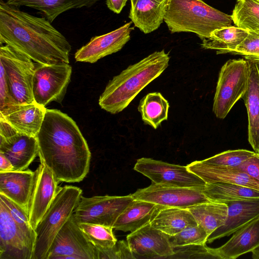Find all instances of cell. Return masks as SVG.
<instances>
[{
	"label": "cell",
	"mask_w": 259,
	"mask_h": 259,
	"mask_svg": "<svg viewBox=\"0 0 259 259\" xmlns=\"http://www.w3.org/2000/svg\"><path fill=\"white\" fill-rule=\"evenodd\" d=\"M171 33L196 34L202 40L216 29L232 26L231 15L202 0H168L164 20Z\"/></svg>",
	"instance_id": "277c9868"
},
{
	"label": "cell",
	"mask_w": 259,
	"mask_h": 259,
	"mask_svg": "<svg viewBox=\"0 0 259 259\" xmlns=\"http://www.w3.org/2000/svg\"><path fill=\"white\" fill-rule=\"evenodd\" d=\"M0 68V114H3L18 104L12 97L5 70L1 63Z\"/></svg>",
	"instance_id": "f35d334b"
},
{
	"label": "cell",
	"mask_w": 259,
	"mask_h": 259,
	"mask_svg": "<svg viewBox=\"0 0 259 259\" xmlns=\"http://www.w3.org/2000/svg\"><path fill=\"white\" fill-rule=\"evenodd\" d=\"M259 183V153H256L240 165L234 167Z\"/></svg>",
	"instance_id": "60d3db41"
},
{
	"label": "cell",
	"mask_w": 259,
	"mask_h": 259,
	"mask_svg": "<svg viewBox=\"0 0 259 259\" xmlns=\"http://www.w3.org/2000/svg\"><path fill=\"white\" fill-rule=\"evenodd\" d=\"M47 109L36 102L18 105L3 114L5 119L18 132L36 137L42 124Z\"/></svg>",
	"instance_id": "7402d4cb"
},
{
	"label": "cell",
	"mask_w": 259,
	"mask_h": 259,
	"mask_svg": "<svg viewBox=\"0 0 259 259\" xmlns=\"http://www.w3.org/2000/svg\"><path fill=\"white\" fill-rule=\"evenodd\" d=\"M174 250L175 254L173 255L178 254L194 255V258H217L210 252L208 247L206 244L191 245L176 247L174 248Z\"/></svg>",
	"instance_id": "ab89813d"
},
{
	"label": "cell",
	"mask_w": 259,
	"mask_h": 259,
	"mask_svg": "<svg viewBox=\"0 0 259 259\" xmlns=\"http://www.w3.org/2000/svg\"><path fill=\"white\" fill-rule=\"evenodd\" d=\"M169 107L168 102L162 94L154 92L142 98L138 110L143 121L154 129H157L162 121L167 119Z\"/></svg>",
	"instance_id": "4dcf8cb0"
},
{
	"label": "cell",
	"mask_w": 259,
	"mask_h": 259,
	"mask_svg": "<svg viewBox=\"0 0 259 259\" xmlns=\"http://www.w3.org/2000/svg\"><path fill=\"white\" fill-rule=\"evenodd\" d=\"M14 170L11 162L2 153H0V172Z\"/></svg>",
	"instance_id": "7bdbcfd3"
},
{
	"label": "cell",
	"mask_w": 259,
	"mask_h": 259,
	"mask_svg": "<svg viewBox=\"0 0 259 259\" xmlns=\"http://www.w3.org/2000/svg\"><path fill=\"white\" fill-rule=\"evenodd\" d=\"M134 200L132 195L123 196H81L74 215L79 223H91L113 226L116 220Z\"/></svg>",
	"instance_id": "9c48e42d"
},
{
	"label": "cell",
	"mask_w": 259,
	"mask_h": 259,
	"mask_svg": "<svg viewBox=\"0 0 259 259\" xmlns=\"http://www.w3.org/2000/svg\"><path fill=\"white\" fill-rule=\"evenodd\" d=\"M36 138L40 161L58 182H80L86 177L91 153L78 125L67 114L47 109Z\"/></svg>",
	"instance_id": "6da1fadb"
},
{
	"label": "cell",
	"mask_w": 259,
	"mask_h": 259,
	"mask_svg": "<svg viewBox=\"0 0 259 259\" xmlns=\"http://www.w3.org/2000/svg\"><path fill=\"white\" fill-rule=\"evenodd\" d=\"M7 45L37 64L69 63L71 46L45 17L0 0V45Z\"/></svg>",
	"instance_id": "7a4b0ae2"
},
{
	"label": "cell",
	"mask_w": 259,
	"mask_h": 259,
	"mask_svg": "<svg viewBox=\"0 0 259 259\" xmlns=\"http://www.w3.org/2000/svg\"><path fill=\"white\" fill-rule=\"evenodd\" d=\"M134 169L158 185L203 188L206 184L201 178L189 170L187 166L150 158L138 159Z\"/></svg>",
	"instance_id": "8fae6325"
},
{
	"label": "cell",
	"mask_w": 259,
	"mask_h": 259,
	"mask_svg": "<svg viewBox=\"0 0 259 259\" xmlns=\"http://www.w3.org/2000/svg\"><path fill=\"white\" fill-rule=\"evenodd\" d=\"M248 31L231 26L213 31L209 37L202 40L204 49L217 50V54L229 53L235 50L248 36Z\"/></svg>",
	"instance_id": "83f0119b"
},
{
	"label": "cell",
	"mask_w": 259,
	"mask_h": 259,
	"mask_svg": "<svg viewBox=\"0 0 259 259\" xmlns=\"http://www.w3.org/2000/svg\"><path fill=\"white\" fill-rule=\"evenodd\" d=\"M249 64L244 59H230L222 67L213 99L212 111L219 119H224L247 88Z\"/></svg>",
	"instance_id": "8992f818"
},
{
	"label": "cell",
	"mask_w": 259,
	"mask_h": 259,
	"mask_svg": "<svg viewBox=\"0 0 259 259\" xmlns=\"http://www.w3.org/2000/svg\"><path fill=\"white\" fill-rule=\"evenodd\" d=\"M252 258L253 259H259V246L251 251Z\"/></svg>",
	"instance_id": "ee69618b"
},
{
	"label": "cell",
	"mask_w": 259,
	"mask_h": 259,
	"mask_svg": "<svg viewBox=\"0 0 259 259\" xmlns=\"http://www.w3.org/2000/svg\"><path fill=\"white\" fill-rule=\"evenodd\" d=\"M167 1L134 0L131 3L129 18L145 34L157 29L164 20Z\"/></svg>",
	"instance_id": "cb8c5ba5"
},
{
	"label": "cell",
	"mask_w": 259,
	"mask_h": 259,
	"mask_svg": "<svg viewBox=\"0 0 259 259\" xmlns=\"http://www.w3.org/2000/svg\"><path fill=\"white\" fill-rule=\"evenodd\" d=\"M259 1V0H258Z\"/></svg>",
	"instance_id": "bcb514c9"
},
{
	"label": "cell",
	"mask_w": 259,
	"mask_h": 259,
	"mask_svg": "<svg viewBox=\"0 0 259 259\" xmlns=\"http://www.w3.org/2000/svg\"><path fill=\"white\" fill-rule=\"evenodd\" d=\"M131 1V3H132L134 0H130ZM158 1H159L160 2H166V1H167L168 0H157Z\"/></svg>",
	"instance_id": "f6af8a7d"
},
{
	"label": "cell",
	"mask_w": 259,
	"mask_h": 259,
	"mask_svg": "<svg viewBox=\"0 0 259 259\" xmlns=\"http://www.w3.org/2000/svg\"><path fill=\"white\" fill-rule=\"evenodd\" d=\"M155 228L169 236L198 224L188 208L163 207L150 223Z\"/></svg>",
	"instance_id": "484cf974"
},
{
	"label": "cell",
	"mask_w": 259,
	"mask_h": 259,
	"mask_svg": "<svg viewBox=\"0 0 259 259\" xmlns=\"http://www.w3.org/2000/svg\"><path fill=\"white\" fill-rule=\"evenodd\" d=\"M127 0H106L108 8L116 14H119Z\"/></svg>",
	"instance_id": "b9f144b4"
},
{
	"label": "cell",
	"mask_w": 259,
	"mask_h": 259,
	"mask_svg": "<svg viewBox=\"0 0 259 259\" xmlns=\"http://www.w3.org/2000/svg\"><path fill=\"white\" fill-rule=\"evenodd\" d=\"M231 17L236 26L259 31V1L237 0Z\"/></svg>",
	"instance_id": "1f68e13d"
},
{
	"label": "cell",
	"mask_w": 259,
	"mask_h": 259,
	"mask_svg": "<svg viewBox=\"0 0 259 259\" xmlns=\"http://www.w3.org/2000/svg\"><path fill=\"white\" fill-rule=\"evenodd\" d=\"M79 227L88 240L97 249H105L113 247L117 240L112 227L91 223H79Z\"/></svg>",
	"instance_id": "d6a6232c"
},
{
	"label": "cell",
	"mask_w": 259,
	"mask_h": 259,
	"mask_svg": "<svg viewBox=\"0 0 259 259\" xmlns=\"http://www.w3.org/2000/svg\"><path fill=\"white\" fill-rule=\"evenodd\" d=\"M258 246L259 218L235 232L223 245L208 249L218 259H236Z\"/></svg>",
	"instance_id": "d6986e66"
},
{
	"label": "cell",
	"mask_w": 259,
	"mask_h": 259,
	"mask_svg": "<svg viewBox=\"0 0 259 259\" xmlns=\"http://www.w3.org/2000/svg\"><path fill=\"white\" fill-rule=\"evenodd\" d=\"M82 196L76 186L60 187L49 209L36 226V241L32 259H47L56 235L73 214Z\"/></svg>",
	"instance_id": "5b68a950"
},
{
	"label": "cell",
	"mask_w": 259,
	"mask_h": 259,
	"mask_svg": "<svg viewBox=\"0 0 259 259\" xmlns=\"http://www.w3.org/2000/svg\"><path fill=\"white\" fill-rule=\"evenodd\" d=\"M47 259H98L97 249L79 228L74 214L56 235Z\"/></svg>",
	"instance_id": "30bf717a"
},
{
	"label": "cell",
	"mask_w": 259,
	"mask_h": 259,
	"mask_svg": "<svg viewBox=\"0 0 259 259\" xmlns=\"http://www.w3.org/2000/svg\"><path fill=\"white\" fill-rule=\"evenodd\" d=\"M98 259H133L136 258L132 252L127 241H117L112 247L98 250Z\"/></svg>",
	"instance_id": "74e56055"
},
{
	"label": "cell",
	"mask_w": 259,
	"mask_h": 259,
	"mask_svg": "<svg viewBox=\"0 0 259 259\" xmlns=\"http://www.w3.org/2000/svg\"><path fill=\"white\" fill-rule=\"evenodd\" d=\"M30 58L7 45H1L0 63L12 97L18 105L34 102L32 85L36 66Z\"/></svg>",
	"instance_id": "52a82bcc"
},
{
	"label": "cell",
	"mask_w": 259,
	"mask_h": 259,
	"mask_svg": "<svg viewBox=\"0 0 259 259\" xmlns=\"http://www.w3.org/2000/svg\"><path fill=\"white\" fill-rule=\"evenodd\" d=\"M35 171L28 214L29 222L35 230L50 207L58 191V183L53 172L40 161Z\"/></svg>",
	"instance_id": "4fadbf2b"
},
{
	"label": "cell",
	"mask_w": 259,
	"mask_h": 259,
	"mask_svg": "<svg viewBox=\"0 0 259 259\" xmlns=\"http://www.w3.org/2000/svg\"><path fill=\"white\" fill-rule=\"evenodd\" d=\"M228 214L225 223L208 237L207 242L232 235L238 229L259 218V197L225 202Z\"/></svg>",
	"instance_id": "e0dca14e"
},
{
	"label": "cell",
	"mask_w": 259,
	"mask_h": 259,
	"mask_svg": "<svg viewBox=\"0 0 259 259\" xmlns=\"http://www.w3.org/2000/svg\"><path fill=\"white\" fill-rule=\"evenodd\" d=\"M255 152L245 149L230 150L202 160L211 164L236 167L252 157Z\"/></svg>",
	"instance_id": "d590c367"
},
{
	"label": "cell",
	"mask_w": 259,
	"mask_h": 259,
	"mask_svg": "<svg viewBox=\"0 0 259 259\" xmlns=\"http://www.w3.org/2000/svg\"><path fill=\"white\" fill-rule=\"evenodd\" d=\"M38 152L36 137L19 132L8 137H0V153L11 162L14 170H25Z\"/></svg>",
	"instance_id": "ac0fdd59"
},
{
	"label": "cell",
	"mask_w": 259,
	"mask_h": 259,
	"mask_svg": "<svg viewBox=\"0 0 259 259\" xmlns=\"http://www.w3.org/2000/svg\"><path fill=\"white\" fill-rule=\"evenodd\" d=\"M202 192L211 202H226L259 197V191L242 185L224 183H206Z\"/></svg>",
	"instance_id": "f546056e"
},
{
	"label": "cell",
	"mask_w": 259,
	"mask_h": 259,
	"mask_svg": "<svg viewBox=\"0 0 259 259\" xmlns=\"http://www.w3.org/2000/svg\"><path fill=\"white\" fill-rule=\"evenodd\" d=\"M101 0H6L10 5L25 6L41 12L52 23L60 14L73 9L90 8Z\"/></svg>",
	"instance_id": "4316f807"
},
{
	"label": "cell",
	"mask_w": 259,
	"mask_h": 259,
	"mask_svg": "<svg viewBox=\"0 0 259 259\" xmlns=\"http://www.w3.org/2000/svg\"><path fill=\"white\" fill-rule=\"evenodd\" d=\"M248 60V85L241 98L248 115V140L254 151L259 153V61Z\"/></svg>",
	"instance_id": "44dd1931"
},
{
	"label": "cell",
	"mask_w": 259,
	"mask_h": 259,
	"mask_svg": "<svg viewBox=\"0 0 259 259\" xmlns=\"http://www.w3.org/2000/svg\"><path fill=\"white\" fill-rule=\"evenodd\" d=\"M34 250L0 200V259H32Z\"/></svg>",
	"instance_id": "9a60e30c"
},
{
	"label": "cell",
	"mask_w": 259,
	"mask_h": 259,
	"mask_svg": "<svg viewBox=\"0 0 259 259\" xmlns=\"http://www.w3.org/2000/svg\"><path fill=\"white\" fill-rule=\"evenodd\" d=\"M187 208L208 236L225 223L228 214L227 205L221 202L210 201Z\"/></svg>",
	"instance_id": "f1b7e54d"
},
{
	"label": "cell",
	"mask_w": 259,
	"mask_h": 259,
	"mask_svg": "<svg viewBox=\"0 0 259 259\" xmlns=\"http://www.w3.org/2000/svg\"><path fill=\"white\" fill-rule=\"evenodd\" d=\"M126 241L136 258H169L175 254L167 235L150 224L131 232Z\"/></svg>",
	"instance_id": "2e32d148"
},
{
	"label": "cell",
	"mask_w": 259,
	"mask_h": 259,
	"mask_svg": "<svg viewBox=\"0 0 259 259\" xmlns=\"http://www.w3.org/2000/svg\"><path fill=\"white\" fill-rule=\"evenodd\" d=\"M189 170L206 183H224L237 184L259 191V183L246 173L234 167L195 161L187 165Z\"/></svg>",
	"instance_id": "ffe728a7"
},
{
	"label": "cell",
	"mask_w": 259,
	"mask_h": 259,
	"mask_svg": "<svg viewBox=\"0 0 259 259\" xmlns=\"http://www.w3.org/2000/svg\"><path fill=\"white\" fill-rule=\"evenodd\" d=\"M170 57L155 51L114 76L99 99L101 108L112 114L126 108L138 94L167 68Z\"/></svg>",
	"instance_id": "3957f363"
},
{
	"label": "cell",
	"mask_w": 259,
	"mask_h": 259,
	"mask_svg": "<svg viewBox=\"0 0 259 259\" xmlns=\"http://www.w3.org/2000/svg\"><path fill=\"white\" fill-rule=\"evenodd\" d=\"M167 236L173 248L191 245H204L208 237L206 231L199 225L187 228L174 235Z\"/></svg>",
	"instance_id": "e575fe53"
},
{
	"label": "cell",
	"mask_w": 259,
	"mask_h": 259,
	"mask_svg": "<svg viewBox=\"0 0 259 259\" xmlns=\"http://www.w3.org/2000/svg\"><path fill=\"white\" fill-rule=\"evenodd\" d=\"M229 53L243 56L246 60L259 61V31H248L246 38Z\"/></svg>",
	"instance_id": "8d00e7d4"
},
{
	"label": "cell",
	"mask_w": 259,
	"mask_h": 259,
	"mask_svg": "<svg viewBox=\"0 0 259 259\" xmlns=\"http://www.w3.org/2000/svg\"><path fill=\"white\" fill-rule=\"evenodd\" d=\"M130 21L117 29L107 33L95 36L75 53L76 61L94 63L99 60L116 53L122 49L131 38Z\"/></svg>",
	"instance_id": "5bb4252c"
},
{
	"label": "cell",
	"mask_w": 259,
	"mask_h": 259,
	"mask_svg": "<svg viewBox=\"0 0 259 259\" xmlns=\"http://www.w3.org/2000/svg\"><path fill=\"white\" fill-rule=\"evenodd\" d=\"M72 67L69 63L37 64L33 78L35 102L42 106L51 102L61 104L71 80Z\"/></svg>",
	"instance_id": "ba28073f"
},
{
	"label": "cell",
	"mask_w": 259,
	"mask_h": 259,
	"mask_svg": "<svg viewBox=\"0 0 259 259\" xmlns=\"http://www.w3.org/2000/svg\"><path fill=\"white\" fill-rule=\"evenodd\" d=\"M35 171L29 169L0 172V194L21 206L28 213Z\"/></svg>",
	"instance_id": "603a6c76"
},
{
	"label": "cell",
	"mask_w": 259,
	"mask_h": 259,
	"mask_svg": "<svg viewBox=\"0 0 259 259\" xmlns=\"http://www.w3.org/2000/svg\"><path fill=\"white\" fill-rule=\"evenodd\" d=\"M163 206L150 202L134 200L120 214L113 229L133 232L150 223Z\"/></svg>",
	"instance_id": "d4e9b609"
},
{
	"label": "cell",
	"mask_w": 259,
	"mask_h": 259,
	"mask_svg": "<svg viewBox=\"0 0 259 259\" xmlns=\"http://www.w3.org/2000/svg\"><path fill=\"white\" fill-rule=\"evenodd\" d=\"M0 200L5 203L11 215L25 236L29 246L34 250L36 234L30 224L27 212L21 206L1 194Z\"/></svg>",
	"instance_id": "836d02e7"
},
{
	"label": "cell",
	"mask_w": 259,
	"mask_h": 259,
	"mask_svg": "<svg viewBox=\"0 0 259 259\" xmlns=\"http://www.w3.org/2000/svg\"><path fill=\"white\" fill-rule=\"evenodd\" d=\"M203 188L170 186L152 183L131 195L134 200L146 201L163 207L187 208L210 202L202 192Z\"/></svg>",
	"instance_id": "7c38bea8"
}]
</instances>
